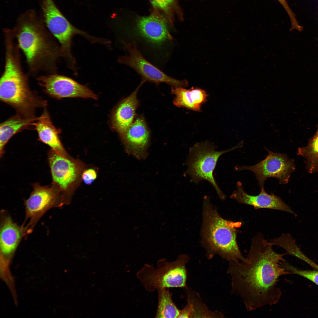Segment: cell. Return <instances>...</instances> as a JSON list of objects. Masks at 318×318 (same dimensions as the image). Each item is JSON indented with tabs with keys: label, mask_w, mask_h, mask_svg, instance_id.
Instances as JSON below:
<instances>
[{
	"label": "cell",
	"mask_w": 318,
	"mask_h": 318,
	"mask_svg": "<svg viewBox=\"0 0 318 318\" xmlns=\"http://www.w3.org/2000/svg\"><path fill=\"white\" fill-rule=\"evenodd\" d=\"M261 233L252 238L249 252L242 261H229L228 272L231 277V292L238 296L251 312L276 304L281 295L277 286L281 276L291 273L281 262L286 253L279 254Z\"/></svg>",
	"instance_id": "1"
},
{
	"label": "cell",
	"mask_w": 318,
	"mask_h": 318,
	"mask_svg": "<svg viewBox=\"0 0 318 318\" xmlns=\"http://www.w3.org/2000/svg\"><path fill=\"white\" fill-rule=\"evenodd\" d=\"M11 30L25 57L30 74L57 73L62 57L59 45L35 10L29 9L21 14Z\"/></svg>",
	"instance_id": "2"
},
{
	"label": "cell",
	"mask_w": 318,
	"mask_h": 318,
	"mask_svg": "<svg viewBox=\"0 0 318 318\" xmlns=\"http://www.w3.org/2000/svg\"><path fill=\"white\" fill-rule=\"evenodd\" d=\"M202 210L201 242L207 256L210 258L217 254L228 261L244 260L236 241L237 228L241 222L223 218L208 196L204 198Z\"/></svg>",
	"instance_id": "3"
},
{
	"label": "cell",
	"mask_w": 318,
	"mask_h": 318,
	"mask_svg": "<svg viewBox=\"0 0 318 318\" xmlns=\"http://www.w3.org/2000/svg\"><path fill=\"white\" fill-rule=\"evenodd\" d=\"M20 52L14 47L5 50L4 70L0 81V98L21 115L33 117L35 108L45 106L46 103L30 89L28 77L22 68Z\"/></svg>",
	"instance_id": "4"
},
{
	"label": "cell",
	"mask_w": 318,
	"mask_h": 318,
	"mask_svg": "<svg viewBox=\"0 0 318 318\" xmlns=\"http://www.w3.org/2000/svg\"><path fill=\"white\" fill-rule=\"evenodd\" d=\"M189 260L186 254L180 255L174 261L165 259L159 260L155 267L145 264L137 272L136 276L146 290L149 292L158 289L172 287L185 288L186 286V265Z\"/></svg>",
	"instance_id": "5"
},
{
	"label": "cell",
	"mask_w": 318,
	"mask_h": 318,
	"mask_svg": "<svg viewBox=\"0 0 318 318\" xmlns=\"http://www.w3.org/2000/svg\"><path fill=\"white\" fill-rule=\"evenodd\" d=\"M241 142L229 149L217 151L214 146L208 141L198 143L190 149L187 162L186 174L190 177L191 181L198 183L205 180L213 186L220 198L223 200L225 196L218 186L213 175L214 170L218 160L222 154L241 148Z\"/></svg>",
	"instance_id": "6"
},
{
	"label": "cell",
	"mask_w": 318,
	"mask_h": 318,
	"mask_svg": "<svg viewBox=\"0 0 318 318\" xmlns=\"http://www.w3.org/2000/svg\"><path fill=\"white\" fill-rule=\"evenodd\" d=\"M42 18L47 28L57 40L59 45L62 57L68 63L75 60L71 51L72 40L76 34L80 35L91 42L95 37L73 26L63 15L53 0H41Z\"/></svg>",
	"instance_id": "7"
},
{
	"label": "cell",
	"mask_w": 318,
	"mask_h": 318,
	"mask_svg": "<svg viewBox=\"0 0 318 318\" xmlns=\"http://www.w3.org/2000/svg\"><path fill=\"white\" fill-rule=\"evenodd\" d=\"M172 27L164 15L153 9L149 15L138 16L136 19L131 36L134 39L132 41L152 50L161 51L172 42L170 30Z\"/></svg>",
	"instance_id": "8"
},
{
	"label": "cell",
	"mask_w": 318,
	"mask_h": 318,
	"mask_svg": "<svg viewBox=\"0 0 318 318\" xmlns=\"http://www.w3.org/2000/svg\"><path fill=\"white\" fill-rule=\"evenodd\" d=\"M33 190L25 201V218L24 224L26 236L31 233L42 216L53 208L63 205L65 202L60 188L52 183L42 186L38 183L33 185Z\"/></svg>",
	"instance_id": "9"
},
{
	"label": "cell",
	"mask_w": 318,
	"mask_h": 318,
	"mask_svg": "<svg viewBox=\"0 0 318 318\" xmlns=\"http://www.w3.org/2000/svg\"><path fill=\"white\" fill-rule=\"evenodd\" d=\"M127 54L118 59L120 63L133 69L141 77L142 80L156 84L164 83L173 87H186L188 82L180 80L171 77L154 66L143 56L134 41L130 42L122 41Z\"/></svg>",
	"instance_id": "10"
},
{
	"label": "cell",
	"mask_w": 318,
	"mask_h": 318,
	"mask_svg": "<svg viewBox=\"0 0 318 318\" xmlns=\"http://www.w3.org/2000/svg\"><path fill=\"white\" fill-rule=\"evenodd\" d=\"M265 149L268 155L264 159L252 166H236V170H248L254 173L261 189L264 188L265 181L269 177L278 179L280 184H287L292 173L295 170L294 160L286 154L274 153Z\"/></svg>",
	"instance_id": "11"
},
{
	"label": "cell",
	"mask_w": 318,
	"mask_h": 318,
	"mask_svg": "<svg viewBox=\"0 0 318 318\" xmlns=\"http://www.w3.org/2000/svg\"><path fill=\"white\" fill-rule=\"evenodd\" d=\"M37 80L46 93L56 98H97V95L86 86L71 78L57 73L40 75L37 77Z\"/></svg>",
	"instance_id": "12"
},
{
	"label": "cell",
	"mask_w": 318,
	"mask_h": 318,
	"mask_svg": "<svg viewBox=\"0 0 318 318\" xmlns=\"http://www.w3.org/2000/svg\"><path fill=\"white\" fill-rule=\"evenodd\" d=\"M0 226V263L10 265L26 232L24 226L14 222L4 210L1 212Z\"/></svg>",
	"instance_id": "13"
},
{
	"label": "cell",
	"mask_w": 318,
	"mask_h": 318,
	"mask_svg": "<svg viewBox=\"0 0 318 318\" xmlns=\"http://www.w3.org/2000/svg\"><path fill=\"white\" fill-rule=\"evenodd\" d=\"M127 152L138 159L147 155L150 132L143 116H139L123 133L120 134Z\"/></svg>",
	"instance_id": "14"
},
{
	"label": "cell",
	"mask_w": 318,
	"mask_h": 318,
	"mask_svg": "<svg viewBox=\"0 0 318 318\" xmlns=\"http://www.w3.org/2000/svg\"><path fill=\"white\" fill-rule=\"evenodd\" d=\"M236 188L230 197L239 203L251 206L256 209L263 208L279 210L297 216L290 207L280 197L273 193L268 194L264 188L261 189L259 195L253 196L246 192L240 182H237Z\"/></svg>",
	"instance_id": "15"
},
{
	"label": "cell",
	"mask_w": 318,
	"mask_h": 318,
	"mask_svg": "<svg viewBox=\"0 0 318 318\" xmlns=\"http://www.w3.org/2000/svg\"><path fill=\"white\" fill-rule=\"evenodd\" d=\"M48 160L52 183L56 185L62 192L66 191L76 178L75 164L67 158L58 154L52 149L48 153Z\"/></svg>",
	"instance_id": "16"
},
{
	"label": "cell",
	"mask_w": 318,
	"mask_h": 318,
	"mask_svg": "<svg viewBox=\"0 0 318 318\" xmlns=\"http://www.w3.org/2000/svg\"><path fill=\"white\" fill-rule=\"evenodd\" d=\"M145 82L142 80L135 90L119 103L114 111L112 117V125L120 134L124 132L134 120L136 111L139 104L137 93L140 88Z\"/></svg>",
	"instance_id": "17"
},
{
	"label": "cell",
	"mask_w": 318,
	"mask_h": 318,
	"mask_svg": "<svg viewBox=\"0 0 318 318\" xmlns=\"http://www.w3.org/2000/svg\"><path fill=\"white\" fill-rule=\"evenodd\" d=\"M32 125L37 131L40 141L49 146L56 153L67 158L59 138V130L53 124L46 109Z\"/></svg>",
	"instance_id": "18"
},
{
	"label": "cell",
	"mask_w": 318,
	"mask_h": 318,
	"mask_svg": "<svg viewBox=\"0 0 318 318\" xmlns=\"http://www.w3.org/2000/svg\"><path fill=\"white\" fill-rule=\"evenodd\" d=\"M172 94L175 95L174 105L193 111L200 112L202 105L207 100L208 95L204 90L198 87L189 89L180 87H172Z\"/></svg>",
	"instance_id": "19"
},
{
	"label": "cell",
	"mask_w": 318,
	"mask_h": 318,
	"mask_svg": "<svg viewBox=\"0 0 318 318\" xmlns=\"http://www.w3.org/2000/svg\"><path fill=\"white\" fill-rule=\"evenodd\" d=\"M187 297V304L180 311L181 318L222 317L218 312H212L208 308L198 294L187 286L185 287Z\"/></svg>",
	"instance_id": "20"
},
{
	"label": "cell",
	"mask_w": 318,
	"mask_h": 318,
	"mask_svg": "<svg viewBox=\"0 0 318 318\" xmlns=\"http://www.w3.org/2000/svg\"><path fill=\"white\" fill-rule=\"evenodd\" d=\"M37 118L16 115L2 123L0 126V154L2 157L6 144L13 135L27 126L32 125Z\"/></svg>",
	"instance_id": "21"
},
{
	"label": "cell",
	"mask_w": 318,
	"mask_h": 318,
	"mask_svg": "<svg viewBox=\"0 0 318 318\" xmlns=\"http://www.w3.org/2000/svg\"><path fill=\"white\" fill-rule=\"evenodd\" d=\"M297 154L304 159L309 173H318V126L316 132L309 139L307 145L299 148Z\"/></svg>",
	"instance_id": "22"
},
{
	"label": "cell",
	"mask_w": 318,
	"mask_h": 318,
	"mask_svg": "<svg viewBox=\"0 0 318 318\" xmlns=\"http://www.w3.org/2000/svg\"><path fill=\"white\" fill-rule=\"evenodd\" d=\"M158 304L156 318H178L180 310L174 304L171 293L166 288L157 290Z\"/></svg>",
	"instance_id": "23"
},
{
	"label": "cell",
	"mask_w": 318,
	"mask_h": 318,
	"mask_svg": "<svg viewBox=\"0 0 318 318\" xmlns=\"http://www.w3.org/2000/svg\"><path fill=\"white\" fill-rule=\"evenodd\" d=\"M153 9L162 14L170 24L173 26L174 17L177 15L181 19L182 11L178 4L179 0H149Z\"/></svg>",
	"instance_id": "24"
},
{
	"label": "cell",
	"mask_w": 318,
	"mask_h": 318,
	"mask_svg": "<svg viewBox=\"0 0 318 318\" xmlns=\"http://www.w3.org/2000/svg\"><path fill=\"white\" fill-rule=\"evenodd\" d=\"M281 266L291 273L297 274L306 278L318 285V270H303L298 269L291 265L286 260L283 261Z\"/></svg>",
	"instance_id": "25"
},
{
	"label": "cell",
	"mask_w": 318,
	"mask_h": 318,
	"mask_svg": "<svg viewBox=\"0 0 318 318\" xmlns=\"http://www.w3.org/2000/svg\"><path fill=\"white\" fill-rule=\"evenodd\" d=\"M282 5L287 12L290 19L292 27L291 29H298L301 26L299 25L296 18L295 16L289 6L286 0H277Z\"/></svg>",
	"instance_id": "26"
},
{
	"label": "cell",
	"mask_w": 318,
	"mask_h": 318,
	"mask_svg": "<svg viewBox=\"0 0 318 318\" xmlns=\"http://www.w3.org/2000/svg\"><path fill=\"white\" fill-rule=\"evenodd\" d=\"M97 173L95 170L89 169L85 171L82 174V178L85 184L90 185L96 179Z\"/></svg>",
	"instance_id": "27"
}]
</instances>
